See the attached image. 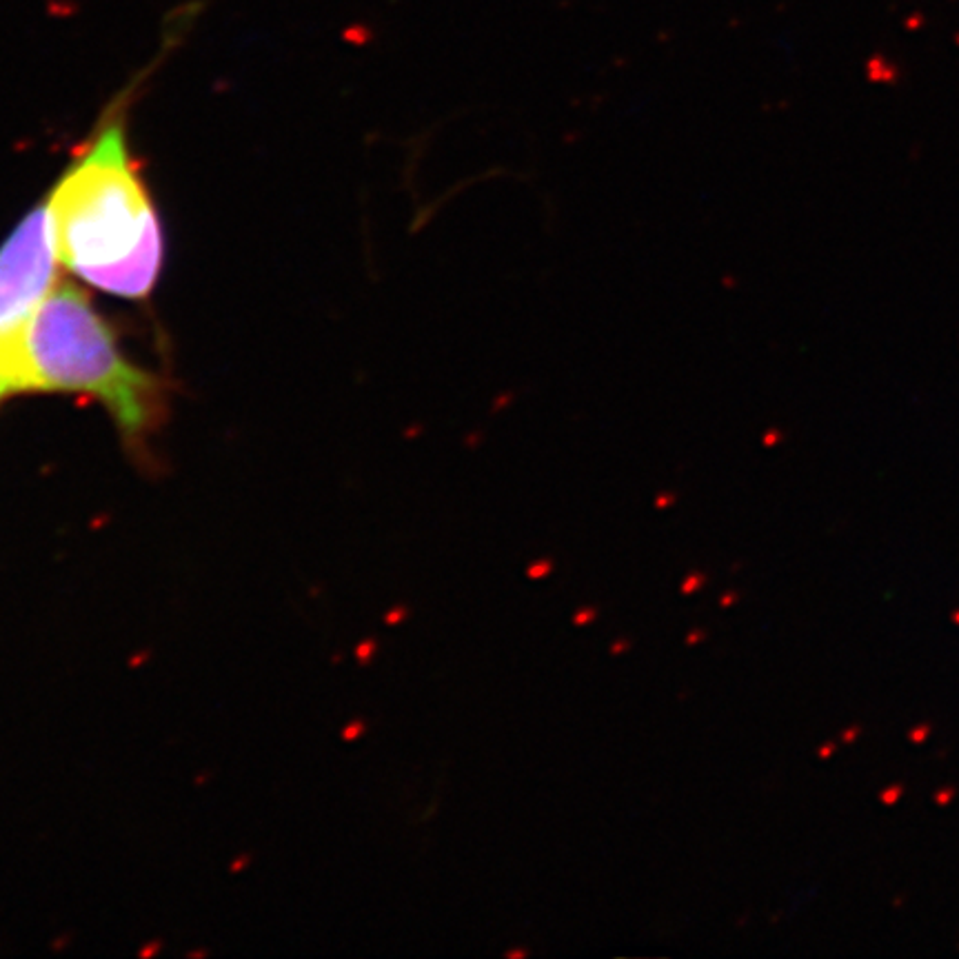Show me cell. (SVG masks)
<instances>
[{
    "mask_svg": "<svg viewBox=\"0 0 959 959\" xmlns=\"http://www.w3.org/2000/svg\"><path fill=\"white\" fill-rule=\"evenodd\" d=\"M593 620H596V608H582V611L575 613V617H573V622L578 626L591 624Z\"/></svg>",
    "mask_w": 959,
    "mask_h": 959,
    "instance_id": "cell-6",
    "label": "cell"
},
{
    "mask_svg": "<svg viewBox=\"0 0 959 959\" xmlns=\"http://www.w3.org/2000/svg\"><path fill=\"white\" fill-rule=\"evenodd\" d=\"M700 640H702V633H700V631H695V633H691V635H689V640H686V642H689V644H698Z\"/></svg>",
    "mask_w": 959,
    "mask_h": 959,
    "instance_id": "cell-7",
    "label": "cell"
},
{
    "mask_svg": "<svg viewBox=\"0 0 959 959\" xmlns=\"http://www.w3.org/2000/svg\"><path fill=\"white\" fill-rule=\"evenodd\" d=\"M58 265L47 202H40L0 247V403L18 394L22 340L56 289Z\"/></svg>",
    "mask_w": 959,
    "mask_h": 959,
    "instance_id": "cell-3",
    "label": "cell"
},
{
    "mask_svg": "<svg viewBox=\"0 0 959 959\" xmlns=\"http://www.w3.org/2000/svg\"><path fill=\"white\" fill-rule=\"evenodd\" d=\"M733 602H735V596H733V593H728V596H724V598H722V607H724V608L731 607Z\"/></svg>",
    "mask_w": 959,
    "mask_h": 959,
    "instance_id": "cell-8",
    "label": "cell"
},
{
    "mask_svg": "<svg viewBox=\"0 0 959 959\" xmlns=\"http://www.w3.org/2000/svg\"><path fill=\"white\" fill-rule=\"evenodd\" d=\"M18 394H73L103 404L132 446L158 431L167 391L156 373L124 356L107 318L87 293L58 283L22 340Z\"/></svg>",
    "mask_w": 959,
    "mask_h": 959,
    "instance_id": "cell-2",
    "label": "cell"
},
{
    "mask_svg": "<svg viewBox=\"0 0 959 959\" xmlns=\"http://www.w3.org/2000/svg\"><path fill=\"white\" fill-rule=\"evenodd\" d=\"M704 582H707V578H704L702 573H691L689 578L684 580V584H682V593H684V596H691V593L698 591Z\"/></svg>",
    "mask_w": 959,
    "mask_h": 959,
    "instance_id": "cell-4",
    "label": "cell"
},
{
    "mask_svg": "<svg viewBox=\"0 0 959 959\" xmlns=\"http://www.w3.org/2000/svg\"><path fill=\"white\" fill-rule=\"evenodd\" d=\"M60 265L112 296L145 300L165 260L158 209L127 145L123 118H109L47 198Z\"/></svg>",
    "mask_w": 959,
    "mask_h": 959,
    "instance_id": "cell-1",
    "label": "cell"
},
{
    "mask_svg": "<svg viewBox=\"0 0 959 959\" xmlns=\"http://www.w3.org/2000/svg\"><path fill=\"white\" fill-rule=\"evenodd\" d=\"M551 571H553L551 560H539V562H536V564L529 566L527 573H529V578H531V580H539V578H544V575L551 573Z\"/></svg>",
    "mask_w": 959,
    "mask_h": 959,
    "instance_id": "cell-5",
    "label": "cell"
},
{
    "mask_svg": "<svg viewBox=\"0 0 959 959\" xmlns=\"http://www.w3.org/2000/svg\"><path fill=\"white\" fill-rule=\"evenodd\" d=\"M509 957H524V951H509Z\"/></svg>",
    "mask_w": 959,
    "mask_h": 959,
    "instance_id": "cell-10",
    "label": "cell"
},
{
    "mask_svg": "<svg viewBox=\"0 0 959 959\" xmlns=\"http://www.w3.org/2000/svg\"><path fill=\"white\" fill-rule=\"evenodd\" d=\"M624 649H626V642H617V644H615V647H613V649H611V651H613V653H615V656H617V653H620V651H624Z\"/></svg>",
    "mask_w": 959,
    "mask_h": 959,
    "instance_id": "cell-9",
    "label": "cell"
}]
</instances>
